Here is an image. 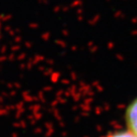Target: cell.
<instances>
[{
    "label": "cell",
    "instance_id": "cell-2",
    "mask_svg": "<svg viewBox=\"0 0 137 137\" xmlns=\"http://www.w3.org/2000/svg\"><path fill=\"white\" fill-rule=\"evenodd\" d=\"M108 137H137V136H135L134 134H132L131 132L127 131V132H115Z\"/></svg>",
    "mask_w": 137,
    "mask_h": 137
},
{
    "label": "cell",
    "instance_id": "cell-1",
    "mask_svg": "<svg viewBox=\"0 0 137 137\" xmlns=\"http://www.w3.org/2000/svg\"><path fill=\"white\" fill-rule=\"evenodd\" d=\"M125 122L129 132L137 136V97L127 107L125 111Z\"/></svg>",
    "mask_w": 137,
    "mask_h": 137
}]
</instances>
